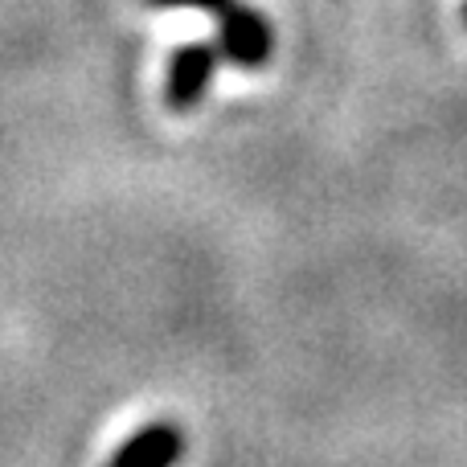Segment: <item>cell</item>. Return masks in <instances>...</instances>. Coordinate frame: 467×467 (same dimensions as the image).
I'll return each instance as SVG.
<instances>
[{
  "label": "cell",
  "instance_id": "1",
  "mask_svg": "<svg viewBox=\"0 0 467 467\" xmlns=\"http://www.w3.org/2000/svg\"><path fill=\"white\" fill-rule=\"evenodd\" d=\"M218 66H222V46H210V41L181 46L169 57V74H164V103H169V111H193L205 99V90H210Z\"/></svg>",
  "mask_w": 467,
  "mask_h": 467
},
{
  "label": "cell",
  "instance_id": "2",
  "mask_svg": "<svg viewBox=\"0 0 467 467\" xmlns=\"http://www.w3.org/2000/svg\"><path fill=\"white\" fill-rule=\"evenodd\" d=\"M218 21H222L218 46H222V54H226L234 66H242V70H263V66L271 62L275 29H271V21H266L258 8H250V5H242L238 0L226 16H218Z\"/></svg>",
  "mask_w": 467,
  "mask_h": 467
},
{
  "label": "cell",
  "instance_id": "3",
  "mask_svg": "<svg viewBox=\"0 0 467 467\" xmlns=\"http://www.w3.org/2000/svg\"><path fill=\"white\" fill-rule=\"evenodd\" d=\"M189 451L185 427L172 419H156L148 427H140L136 435H128L111 451L107 467H177Z\"/></svg>",
  "mask_w": 467,
  "mask_h": 467
},
{
  "label": "cell",
  "instance_id": "4",
  "mask_svg": "<svg viewBox=\"0 0 467 467\" xmlns=\"http://www.w3.org/2000/svg\"><path fill=\"white\" fill-rule=\"evenodd\" d=\"M161 8H202V13H213V16H226L238 0H152Z\"/></svg>",
  "mask_w": 467,
  "mask_h": 467
},
{
  "label": "cell",
  "instance_id": "5",
  "mask_svg": "<svg viewBox=\"0 0 467 467\" xmlns=\"http://www.w3.org/2000/svg\"><path fill=\"white\" fill-rule=\"evenodd\" d=\"M463 25H467V0H463Z\"/></svg>",
  "mask_w": 467,
  "mask_h": 467
}]
</instances>
